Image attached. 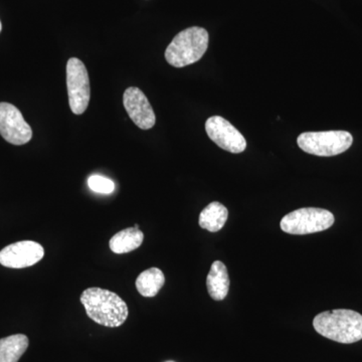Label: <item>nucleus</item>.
<instances>
[{
	"label": "nucleus",
	"instance_id": "obj_1",
	"mask_svg": "<svg viewBox=\"0 0 362 362\" xmlns=\"http://www.w3.org/2000/svg\"><path fill=\"white\" fill-rule=\"evenodd\" d=\"M87 315L106 327H120L129 315L127 304L116 293L101 288H89L81 295Z\"/></svg>",
	"mask_w": 362,
	"mask_h": 362
},
{
	"label": "nucleus",
	"instance_id": "obj_2",
	"mask_svg": "<svg viewBox=\"0 0 362 362\" xmlns=\"http://www.w3.org/2000/svg\"><path fill=\"white\" fill-rule=\"evenodd\" d=\"M313 326L319 334L343 344H351L362 339V315L349 309L319 313L314 318Z\"/></svg>",
	"mask_w": 362,
	"mask_h": 362
},
{
	"label": "nucleus",
	"instance_id": "obj_3",
	"mask_svg": "<svg viewBox=\"0 0 362 362\" xmlns=\"http://www.w3.org/2000/svg\"><path fill=\"white\" fill-rule=\"evenodd\" d=\"M209 33L204 28L192 26L175 35L165 51L169 65L183 68L197 63L209 47Z\"/></svg>",
	"mask_w": 362,
	"mask_h": 362
},
{
	"label": "nucleus",
	"instance_id": "obj_4",
	"mask_svg": "<svg viewBox=\"0 0 362 362\" xmlns=\"http://www.w3.org/2000/svg\"><path fill=\"white\" fill-rule=\"evenodd\" d=\"M352 142V135L347 131L340 130L305 132L297 138L298 146L304 152L323 157L343 153L351 147Z\"/></svg>",
	"mask_w": 362,
	"mask_h": 362
},
{
	"label": "nucleus",
	"instance_id": "obj_5",
	"mask_svg": "<svg viewBox=\"0 0 362 362\" xmlns=\"http://www.w3.org/2000/svg\"><path fill=\"white\" fill-rule=\"evenodd\" d=\"M334 221V216L327 209L303 207L286 214L280 226L283 232L302 235L328 230Z\"/></svg>",
	"mask_w": 362,
	"mask_h": 362
},
{
	"label": "nucleus",
	"instance_id": "obj_6",
	"mask_svg": "<svg viewBox=\"0 0 362 362\" xmlns=\"http://www.w3.org/2000/svg\"><path fill=\"white\" fill-rule=\"evenodd\" d=\"M66 87L71 112L76 115H82L89 106L90 90L89 74L81 59H69L66 64Z\"/></svg>",
	"mask_w": 362,
	"mask_h": 362
},
{
	"label": "nucleus",
	"instance_id": "obj_7",
	"mask_svg": "<svg viewBox=\"0 0 362 362\" xmlns=\"http://www.w3.org/2000/svg\"><path fill=\"white\" fill-rule=\"evenodd\" d=\"M0 135L13 145H23L33 138V130L13 104L0 103Z\"/></svg>",
	"mask_w": 362,
	"mask_h": 362
},
{
	"label": "nucleus",
	"instance_id": "obj_8",
	"mask_svg": "<svg viewBox=\"0 0 362 362\" xmlns=\"http://www.w3.org/2000/svg\"><path fill=\"white\" fill-rule=\"evenodd\" d=\"M206 131L209 139L226 151L238 154L247 148V141L242 133L223 117L207 119Z\"/></svg>",
	"mask_w": 362,
	"mask_h": 362
},
{
	"label": "nucleus",
	"instance_id": "obj_9",
	"mask_svg": "<svg viewBox=\"0 0 362 362\" xmlns=\"http://www.w3.org/2000/svg\"><path fill=\"white\" fill-rule=\"evenodd\" d=\"M44 256V247L39 243L21 240L0 251V264L6 268H28L39 263Z\"/></svg>",
	"mask_w": 362,
	"mask_h": 362
},
{
	"label": "nucleus",
	"instance_id": "obj_10",
	"mask_svg": "<svg viewBox=\"0 0 362 362\" xmlns=\"http://www.w3.org/2000/svg\"><path fill=\"white\" fill-rule=\"evenodd\" d=\"M123 105L131 120L142 130L151 129L156 117L148 99L139 88L130 87L124 92Z\"/></svg>",
	"mask_w": 362,
	"mask_h": 362
},
{
	"label": "nucleus",
	"instance_id": "obj_11",
	"mask_svg": "<svg viewBox=\"0 0 362 362\" xmlns=\"http://www.w3.org/2000/svg\"><path fill=\"white\" fill-rule=\"evenodd\" d=\"M207 292L216 301L225 299L230 290L228 269L221 261L214 262L206 278Z\"/></svg>",
	"mask_w": 362,
	"mask_h": 362
},
{
	"label": "nucleus",
	"instance_id": "obj_12",
	"mask_svg": "<svg viewBox=\"0 0 362 362\" xmlns=\"http://www.w3.org/2000/svg\"><path fill=\"white\" fill-rule=\"evenodd\" d=\"M144 233L136 228H128L117 233L110 240L109 246L115 254H127L141 246Z\"/></svg>",
	"mask_w": 362,
	"mask_h": 362
},
{
	"label": "nucleus",
	"instance_id": "obj_13",
	"mask_svg": "<svg viewBox=\"0 0 362 362\" xmlns=\"http://www.w3.org/2000/svg\"><path fill=\"white\" fill-rule=\"evenodd\" d=\"M228 216V209L221 202H214L199 214V223L202 228L211 233H216L226 225Z\"/></svg>",
	"mask_w": 362,
	"mask_h": 362
},
{
	"label": "nucleus",
	"instance_id": "obj_14",
	"mask_svg": "<svg viewBox=\"0 0 362 362\" xmlns=\"http://www.w3.org/2000/svg\"><path fill=\"white\" fill-rule=\"evenodd\" d=\"M165 283L163 272L158 268H150L138 276L135 284L143 297H156Z\"/></svg>",
	"mask_w": 362,
	"mask_h": 362
},
{
	"label": "nucleus",
	"instance_id": "obj_15",
	"mask_svg": "<svg viewBox=\"0 0 362 362\" xmlns=\"http://www.w3.org/2000/svg\"><path fill=\"white\" fill-rule=\"evenodd\" d=\"M28 347V338L23 334L0 339V362H18Z\"/></svg>",
	"mask_w": 362,
	"mask_h": 362
},
{
	"label": "nucleus",
	"instance_id": "obj_16",
	"mask_svg": "<svg viewBox=\"0 0 362 362\" xmlns=\"http://www.w3.org/2000/svg\"><path fill=\"white\" fill-rule=\"evenodd\" d=\"M88 187L97 194H110L115 189V183L105 176L94 175L88 180Z\"/></svg>",
	"mask_w": 362,
	"mask_h": 362
},
{
	"label": "nucleus",
	"instance_id": "obj_17",
	"mask_svg": "<svg viewBox=\"0 0 362 362\" xmlns=\"http://www.w3.org/2000/svg\"><path fill=\"white\" fill-rule=\"evenodd\" d=\"M0 32H1V23H0Z\"/></svg>",
	"mask_w": 362,
	"mask_h": 362
},
{
	"label": "nucleus",
	"instance_id": "obj_18",
	"mask_svg": "<svg viewBox=\"0 0 362 362\" xmlns=\"http://www.w3.org/2000/svg\"><path fill=\"white\" fill-rule=\"evenodd\" d=\"M171 362V361H170Z\"/></svg>",
	"mask_w": 362,
	"mask_h": 362
}]
</instances>
